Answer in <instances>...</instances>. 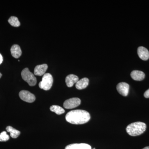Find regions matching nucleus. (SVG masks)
Here are the masks:
<instances>
[{
    "instance_id": "f257e3e1",
    "label": "nucleus",
    "mask_w": 149,
    "mask_h": 149,
    "mask_svg": "<svg viewBox=\"0 0 149 149\" xmlns=\"http://www.w3.org/2000/svg\"><path fill=\"white\" fill-rule=\"evenodd\" d=\"M91 119V115L88 111L83 110H74L68 113L65 116L67 122L71 124H83Z\"/></svg>"
},
{
    "instance_id": "f03ea898",
    "label": "nucleus",
    "mask_w": 149,
    "mask_h": 149,
    "mask_svg": "<svg viewBox=\"0 0 149 149\" xmlns=\"http://www.w3.org/2000/svg\"><path fill=\"white\" fill-rule=\"evenodd\" d=\"M146 125L142 122L133 123L127 126L126 130L127 133L131 136H139L146 131Z\"/></svg>"
},
{
    "instance_id": "7ed1b4c3",
    "label": "nucleus",
    "mask_w": 149,
    "mask_h": 149,
    "mask_svg": "<svg viewBox=\"0 0 149 149\" xmlns=\"http://www.w3.org/2000/svg\"><path fill=\"white\" fill-rule=\"evenodd\" d=\"M53 83V78L52 74L45 73L43 75L42 80L39 83V86L45 91H49L52 88Z\"/></svg>"
},
{
    "instance_id": "20e7f679",
    "label": "nucleus",
    "mask_w": 149,
    "mask_h": 149,
    "mask_svg": "<svg viewBox=\"0 0 149 149\" xmlns=\"http://www.w3.org/2000/svg\"><path fill=\"white\" fill-rule=\"evenodd\" d=\"M22 79L26 81L29 86H34L37 83V79L34 74L32 73L27 68H24L21 72Z\"/></svg>"
},
{
    "instance_id": "39448f33",
    "label": "nucleus",
    "mask_w": 149,
    "mask_h": 149,
    "mask_svg": "<svg viewBox=\"0 0 149 149\" xmlns=\"http://www.w3.org/2000/svg\"><path fill=\"white\" fill-rule=\"evenodd\" d=\"M81 100L78 98H72L66 100L63 103V107L67 109L74 108L80 105Z\"/></svg>"
},
{
    "instance_id": "423d86ee",
    "label": "nucleus",
    "mask_w": 149,
    "mask_h": 149,
    "mask_svg": "<svg viewBox=\"0 0 149 149\" xmlns=\"http://www.w3.org/2000/svg\"><path fill=\"white\" fill-rule=\"evenodd\" d=\"M19 95L22 100L27 102H33L36 99L35 96L33 94L27 91H20Z\"/></svg>"
},
{
    "instance_id": "0eeeda50",
    "label": "nucleus",
    "mask_w": 149,
    "mask_h": 149,
    "mask_svg": "<svg viewBox=\"0 0 149 149\" xmlns=\"http://www.w3.org/2000/svg\"><path fill=\"white\" fill-rule=\"evenodd\" d=\"M116 89L118 93L121 95L126 97L129 93V85L125 82H121L118 84Z\"/></svg>"
},
{
    "instance_id": "6e6552de",
    "label": "nucleus",
    "mask_w": 149,
    "mask_h": 149,
    "mask_svg": "<svg viewBox=\"0 0 149 149\" xmlns=\"http://www.w3.org/2000/svg\"><path fill=\"white\" fill-rule=\"evenodd\" d=\"M138 54L139 57L144 61H147L149 58V52L145 47H140L138 49Z\"/></svg>"
},
{
    "instance_id": "1a4fd4ad",
    "label": "nucleus",
    "mask_w": 149,
    "mask_h": 149,
    "mask_svg": "<svg viewBox=\"0 0 149 149\" xmlns=\"http://www.w3.org/2000/svg\"><path fill=\"white\" fill-rule=\"evenodd\" d=\"M48 68L47 65L43 64L37 65L35 67L34 70V74L38 76H42L45 74Z\"/></svg>"
},
{
    "instance_id": "9d476101",
    "label": "nucleus",
    "mask_w": 149,
    "mask_h": 149,
    "mask_svg": "<svg viewBox=\"0 0 149 149\" xmlns=\"http://www.w3.org/2000/svg\"><path fill=\"white\" fill-rule=\"evenodd\" d=\"M78 80L79 78L77 75L70 74L68 75L65 78V83L68 87L71 88L73 86L74 83H77Z\"/></svg>"
},
{
    "instance_id": "9b49d317",
    "label": "nucleus",
    "mask_w": 149,
    "mask_h": 149,
    "mask_svg": "<svg viewBox=\"0 0 149 149\" xmlns=\"http://www.w3.org/2000/svg\"><path fill=\"white\" fill-rule=\"evenodd\" d=\"M65 149H92V148L88 144L74 143L68 145Z\"/></svg>"
},
{
    "instance_id": "f8f14e48",
    "label": "nucleus",
    "mask_w": 149,
    "mask_h": 149,
    "mask_svg": "<svg viewBox=\"0 0 149 149\" xmlns=\"http://www.w3.org/2000/svg\"><path fill=\"white\" fill-rule=\"evenodd\" d=\"M132 79L136 81H141L144 79L145 74L143 72L140 70H133L130 74Z\"/></svg>"
},
{
    "instance_id": "ddd939ff",
    "label": "nucleus",
    "mask_w": 149,
    "mask_h": 149,
    "mask_svg": "<svg viewBox=\"0 0 149 149\" xmlns=\"http://www.w3.org/2000/svg\"><path fill=\"white\" fill-rule=\"evenodd\" d=\"M12 56L15 58H17L21 56L22 51L20 47L17 45H14L10 49Z\"/></svg>"
},
{
    "instance_id": "4468645a",
    "label": "nucleus",
    "mask_w": 149,
    "mask_h": 149,
    "mask_svg": "<svg viewBox=\"0 0 149 149\" xmlns=\"http://www.w3.org/2000/svg\"><path fill=\"white\" fill-rule=\"evenodd\" d=\"M89 80L87 77H84L78 80L76 83L75 87L78 90H83L87 88L89 84Z\"/></svg>"
},
{
    "instance_id": "2eb2a0df",
    "label": "nucleus",
    "mask_w": 149,
    "mask_h": 149,
    "mask_svg": "<svg viewBox=\"0 0 149 149\" xmlns=\"http://www.w3.org/2000/svg\"><path fill=\"white\" fill-rule=\"evenodd\" d=\"M7 131L10 133L11 137L13 139H16L20 134V131L15 129L13 127L10 126H8L6 128Z\"/></svg>"
},
{
    "instance_id": "dca6fc26",
    "label": "nucleus",
    "mask_w": 149,
    "mask_h": 149,
    "mask_svg": "<svg viewBox=\"0 0 149 149\" xmlns=\"http://www.w3.org/2000/svg\"><path fill=\"white\" fill-rule=\"evenodd\" d=\"M50 109L51 111L55 113L56 114L61 115L65 112L64 109L61 107L57 105H53L50 107Z\"/></svg>"
},
{
    "instance_id": "f3484780",
    "label": "nucleus",
    "mask_w": 149,
    "mask_h": 149,
    "mask_svg": "<svg viewBox=\"0 0 149 149\" xmlns=\"http://www.w3.org/2000/svg\"><path fill=\"white\" fill-rule=\"evenodd\" d=\"M8 22L9 24L13 27H18L20 25V22L16 17H11L9 19Z\"/></svg>"
},
{
    "instance_id": "a211bd4d",
    "label": "nucleus",
    "mask_w": 149,
    "mask_h": 149,
    "mask_svg": "<svg viewBox=\"0 0 149 149\" xmlns=\"http://www.w3.org/2000/svg\"><path fill=\"white\" fill-rule=\"evenodd\" d=\"M10 139L9 136L6 131H3L0 134V142H6Z\"/></svg>"
},
{
    "instance_id": "6ab92c4d",
    "label": "nucleus",
    "mask_w": 149,
    "mask_h": 149,
    "mask_svg": "<svg viewBox=\"0 0 149 149\" xmlns=\"http://www.w3.org/2000/svg\"><path fill=\"white\" fill-rule=\"evenodd\" d=\"M144 96L146 98H149V89L145 92L144 94Z\"/></svg>"
},
{
    "instance_id": "aec40b11",
    "label": "nucleus",
    "mask_w": 149,
    "mask_h": 149,
    "mask_svg": "<svg viewBox=\"0 0 149 149\" xmlns=\"http://www.w3.org/2000/svg\"><path fill=\"white\" fill-rule=\"evenodd\" d=\"M3 61V58L2 56L0 54V64H1L2 63Z\"/></svg>"
},
{
    "instance_id": "412c9836",
    "label": "nucleus",
    "mask_w": 149,
    "mask_h": 149,
    "mask_svg": "<svg viewBox=\"0 0 149 149\" xmlns=\"http://www.w3.org/2000/svg\"><path fill=\"white\" fill-rule=\"evenodd\" d=\"M142 149H149V146L145 147L144 148Z\"/></svg>"
},
{
    "instance_id": "4be33fe9",
    "label": "nucleus",
    "mask_w": 149,
    "mask_h": 149,
    "mask_svg": "<svg viewBox=\"0 0 149 149\" xmlns=\"http://www.w3.org/2000/svg\"><path fill=\"white\" fill-rule=\"evenodd\" d=\"M1 76H2V74H1V72H0V78H1Z\"/></svg>"
},
{
    "instance_id": "5701e85b",
    "label": "nucleus",
    "mask_w": 149,
    "mask_h": 149,
    "mask_svg": "<svg viewBox=\"0 0 149 149\" xmlns=\"http://www.w3.org/2000/svg\"><path fill=\"white\" fill-rule=\"evenodd\" d=\"M93 149H95V148H94Z\"/></svg>"
}]
</instances>
